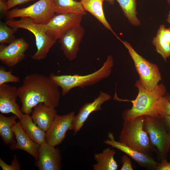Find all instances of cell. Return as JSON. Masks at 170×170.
I'll return each instance as SVG.
<instances>
[{"label":"cell","instance_id":"obj_30","mask_svg":"<svg viewBox=\"0 0 170 170\" xmlns=\"http://www.w3.org/2000/svg\"><path fill=\"white\" fill-rule=\"evenodd\" d=\"M122 165L121 170H133L132 163L129 157L127 155H123L121 157Z\"/></svg>","mask_w":170,"mask_h":170},{"label":"cell","instance_id":"obj_13","mask_svg":"<svg viewBox=\"0 0 170 170\" xmlns=\"http://www.w3.org/2000/svg\"><path fill=\"white\" fill-rule=\"evenodd\" d=\"M84 34V29L80 24L68 31L59 39L61 49L69 60L72 61L77 58Z\"/></svg>","mask_w":170,"mask_h":170},{"label":"cell","instance_id":"obj_29","mask_svg":"<svg viewBox=\"0 0 170 170\" xmlns=\"http://www.w3.org/2000/svg\"><path fill=\"white\" fill-rule=\"evenodd\" d=\"M0 166L3 170H20L21 166L17 157L15 155L13 156L11 164L8 165L0 158Z\"/></svg>","mask_w":170,"mask_h":170},{"label":"cell","instance_id":"obj_6","mask_svg":"<svg viewBox=\"0 0 170 170\" xmlns=\"http://www.w3.org/2000/svg\"><path fill=\"white\" fill-rule=\"evenodd\" d=\"M144 128L152 146L157 150V157L162 160L167 158L170 150V135L167 131L161 116H144Z\"/></svg>","mask_w":170,"mask_h":170},{"label":"cell","instance_id":"obj_20","mask_svg":"<svg viewBox=\"0 0 170 170\" xmlns=\"http://www.w3.org/2000/svg\"><path fill=\"white\" fill-rule=\"evenodd\" d=\"M116 153L115 150L107 147L102 152L94 155V159L96 162L93 166V170H116L118 165L114 158Z\"/></svg>","mask_w":170,"mask_h":170},{"label":"cell","instance_id":"obj_8","mask_svg":"<svg viewBox=\"0 0 170 170\" xmlns=\"http://www.w3.org/2000/svg\"><path fill=\"white\" fill-rule=\"evenodd\" d=\"M120 41L128 49L133 61L135 68L139 76V80L147 89L154 90L162 80L158 66L138 54L129 42L121 40Z\"/></svg>","mask_w":170,"mask_h":170},{"label":"cell","instance_id":"obj_38","mask_svg":"<svg viewBox=\"0 0 170 170\" xmlns=\"http://www.w3.org/2000/svg\"><path fill=\"white\" fill-rule=\"evenodd\" d=\"M168 4L170 5V0H166Z\"/></svg>","mask_w":170,"mask_h":170},{"label":"cell","instance_id":"obj_24","mask_svg":"<svg viewBox=\"0 0 170 170\" xmlns=\"http://www.w3.org/2000/svg\"><path fill=\"white\" fill-rule=\"evenodd\" d=\"M116 0L130 23L134 26H139L140 22L137 16L136 0Z\"/></svg>","mask_w":170,"mask_h":170},{"label":"cell","instance_id":"obj_3","mask_svg":"<svg viewBox=\"0 0 170 170\" xmlns=\"http://www.w3.org/2000/svg\"><path fill=\"white\" fill-rule=\"evenodd\" d=\"M113 62L112 57L109 55L101 68L90 74L84 75H57L51 73L49 77L54 84L60 88L61 94L64 96L74 88H83L93 85L108 77L111 73Z\"/></svg>","mask_w":170,"mask_h":170},{"label":"cell","instance_id":"obj_22","mask_svg":"<svg viewBox=\"0 0 170 170\" xmlns=\"http://www.w3.org/2000/svg\"><path fill=\"white\" fill-rule=\"evenodd\" d=\"M17 118L15 115L7 117L0 114V135L5 144L9 145L11 150L16 143L13 127Z\"/></svg>","mask_w":170,"mask_h":170},{"label":"cell","instance_id":"obj_23","mask_svg":"<svg viewBox=\"0 0 170 170\" xmlns=\"http://www.w3.org/2000/svg\"><path fill=\"white\" fill-rule=\"evenodd\" d=\"M56 14L73 13L84 15L86 11L84 9L80 1L75 0H54Z\"/></svg>","mask_w":170,"mask_h":170},{"label":"cell","instance_id":"obj_19","mask_svg":"<svg viewBox=\"0 0 170 170\" xmlns=\"http://www.w3.org/2000/svg\"><path fill=\"white\" fill-rule=\"evenodd\" d=\"M104 0H80L82 5L86 11L95 17L107 29L112 32L119 40L120 39L114 31L106 19L103 8Z\"/></svg>","mask_w":170,"mask_h":170},{"label":"cell","instance_id":"obj_41","mask_svg":"<svg viewBox=\"0 0 170 170\" xmlns=\"http://www.w3.org/2000/svg\"><path fill=\"white\" fill-rule=\"evenodd\" d=\"M75 0L77 1L78 0Z\"/></svg>","mask_w":170,"mask_h":170},{"label":"cell","instance_id":"obj_12","mask_svg":"<svg viewBox=\"0 0 170 170\" xmlns=\"http://www.w3.org/2000/svg\"><path fill=\"white\" fill-rule=\"evenodd\" d=\"M108 139L103 141L105 144L124 152L133 160L139 166L147 170H154L159 164V163L155 161L151 156L141 153L119 141L115 140L112 133H108Z\"/></svg>","mask_w":170,"mask_h":170},{"label":"cell","instance_id":"obj_34","mask_svg":"<svg viewBox=\"0 0 170 170\" xmlns=\"http://www.w3.org/2000/svg\"><path fill=\"white\" fill-rule=\"evenodd\" d=\"M166 129L170 131V116H165L162 117Z\"/></svg>","mask_w":170,"mask_h":170},{"label":"cell","instance_id":"obj_2","mask_svg":"<svg viewBox=\"0 0 170 170\" xmlns=\"http://www.w3.org/2000/svg\"><path fill=\"white\" fill-rule=\"evenodd\" d=\"M138 90V94L132 103L130 109L124 110L122 116L123 121L134 119L141 116H160L157 107L160 99L167 93L166 87L163 84H158L153 90L147 89L139 80L135 84Z\"/></svg>","mask_w":170,"mask_h":170},{"label":"cell","instance_id":"obj_16","mask_svg":"<svg viewBox=\"0 0 170 170\" xmlns=\"http://www.w3.org/2000/svg\"><path fill=\"white\" fill-rule=\"evenodd\" d=\"M110 95L103 92H100L98 96L92 102L86 103L79 110L76 115L73 123L72 129L75 135L82 127L90 114L94 111L102 110L101 105L104 103L110 100Z\"/></svg>","mask_w":170,"mask_h":170},{"label":"cell","instance_id":"obj_26","mask_svg":"<svg viewBox=\"0 0 170 170\" xmlns=\"http://www.w3.org/2000/svg\"><path fill=\"white\" fill-rule=\"evenodd\" d=\"M19 29L11 27L6 23L1 21L0 23V43L1 44H9L14 40V34Z\"/></svg>","mask_w":170,"mask_h":170},{"label":"cell","instance_id":"obj_11","mask_svg":"<svg viewBox=\"0 0 170 170\" xmlns=\"http://www.w3.org/2000/svg\"><path fill=\"white\" fill-rule=\"evenodd\" d=\"M29 46L22 37L15 39L7 46L1 44L0 61L9 67H14L25 59V53Z\"/></svg>","mask_w":170,"mask_h":170},{"label":"cell","instance_id":"obj_31","mask_svg":"<svg viewBox=\"0 0 170 170\" xmlns=\"http://www.w3.org/2000/svg\"><path fill=\"white\" fill-rule=\"evenodd\" d=\"M35 0H8L4 2L5 8L7 11L15 6L24 4Z\"/></svg>","mask_w":170,"mask_h":170},{"label":"cell","instance_id":"obj_33","mask_svg":"<svg viewBox=\"0 0 170 170\" xmlns=\"http://www.w3.org/2000/svg\"><path fill=\"white\" fill-rule=\"evenodd\" d=\"M163 35L167 40L170 44V27L166 28L164 25H162Z\"/></svg>","mask_w":170,"mask_h":170},{"label":"cell","instance_id":"obj_17","mask_svg":"<svg viewBox=\"0 0 170 170\" xmlns=\"http://www.w3.org/2000/svg\"><path fill=\"white\" fill-rule=\"evenodd\" d=\"M16 143L11 149L23 150L33 156L37 161L39 157L40 145L31 139L23 129L20 121L13 127Z\"/></svg>","mask_w":170,"mask_h":170},{"label":"cell","instance_id":"obj_28","mask_svg":"<svg viewBox=\"0 0 170 170\" xmlns=\"http://www.w3.org/2000/svg\"><path fill=\"white\" fill-rule=\"evenodd\" d=\"M165 96L159 100L157 107L158 115L161 117L165 116H170V101L165 98Z\"/></svg>","mask_w":170,"mask_h":170},{"label":"cell","instance_id":"obj_7","mask_svg":"<svg viewBox=\"0 0 170 170\" xmlns=\"http://www.w3.org/2000/svg\"><path fill=\"white\" fill-rule=\"evenodd\" d=\"M55 14L54 0H39L26 7L8 10L5 14L7 20L18 17H28L36 23L45 25Z\"/></svg>","mask_w":170,"mask_h":170},{"label":"cell","instance_id":"obj_39","mask_svg":"<svg viewBox=\"0 0 170 170\" xmlns=\"http://www.w3.org/2000/svg\"><path fill=\"white\" fill-rule=\"evenodd\" d=\"M2 0V1H6L8 0Z\"/></svg>","mask_w":170,"mask_h":170},{"label":"cell","instance_id":"obj_36","mask_svg":"<svg viewBox=\"0 0 170 170\" xmlns=\"http://www.w3.org/2000/svg\"><path fill=\"white\" fill-rule=\"evenodd\" d=\"M108 2L111 5H113L114 3L115 0H104Z\"/></svg>","mask_w":170,"mask_h":170},{"label":"cell","instance_id":"obj_37","mask_svg":"<svg viewBox=\"0 0 170 170\" xmlns=\"http://www.w3.org/2000/svg\"><path fill=\"white\" fill-rule=\"evenodd\" d=\"M165 98L169 101H170V94L167 93L165 95Z\"/></svg>","mask_w":170,"mask_h":170},{"label":"cell","instance_id":"obj_5","mask_svg":"<svg viewBox=\"0 0 170 170\" xmlns=\"http://www.w3.org/2000/svg\"><path fill=\"white\" fill-rule=\"evenodd\" d=\"M5 22L11 27L26 30L34 36L37 47L36 52L31 56L32 59L40 60L45 59L56 40L49 36L44 25L35 23L29 18L23 17L18 20L12 19Z\"/></svg>","mask_w":170,"mask_h":170},{"label":"cell","instance_id":"obj_21","mask_svg":"<svg viewBox=\"0 0 170 170\" xmlns=\"http://www.w3.org/2000/svg\"><path fill=\"white\" fill-rule=\"evenodd\" d=\"M19 120L23 129L31 139L40 145L45 142L46 132L38 127L29 114L23 113Z\"/></svg>","mask_w":170,"mask_h":170},{"label":"cell","instance_id":"obj_15","mask_svg":"<svg viewBox=\"0 0 170 170\" xmlns=\"http://www.w3.org/2000/svg\"><path fill=\"white\" fill-rule=\"evenodd\" d=\"M19 97L18 88L5 84L0 85V111L2 113H11L19 119L23 114L16 103Z\"/></svg>","mask_w":170,"mask_h":170},{"label":"cell","instance_id":"obj_40","mask_svg":"<svg viewBox=\"0 0 170 170\" xmlns=\"http://www.w3.org/2000/svg\"><path fill=\"white\" fill-rule=\"evenodd\" d=\"M168 133H169V134L170 135V131L168 132Z\"/></svg>","mask_w":170,"mask_h":170},{"label":"cell","instance_id":"obj_25","mask_svg":"<svg viewBox=\"0 0 170 170\" xmlns=\"http://www.w3.org/2000/svg\"><path fill=\"white\" fill-rule=\"evenodd\" d=\"M152 42L157 52L166 62L167 59L170 57V44L163 35L162 25L160 26L156 36L153 38Z\"/></svg>","mask_w":170,"mask_h":170},{"label":"cell","instance_id":"obj_9","mask_svg":"<svg viewBox=\"0 0 170 170\" xmlns=\"http://www.w3.org/2000/svg\"><path fill=\"white\" fill-rule=\"evenodd\" d=\"M83 16L73 13L55 14L44 25L48 34L57 40L69 30L80 25Z\"/></svg>","mask_w":170,"mask_h":170},{"label":"cell","instance_id":"obj_18","mask_svg":"<svg viewBox=\"0 0 170 170\" xmlns=\"http://www.w3.org/2000/svg\"><path fill=\"white\" fill-rule=\"evenodd\" d=\"M57 115L55 108L41 103L33 108L31 116L38 127L46 132L51 126Z\"/></svg>","mask_w":170,"mask_h":170},{"label":"cell","instance_id":"obj_1","mask_svg":"<svg viewBox=\"0 0 170 170\" xmlns=\"http://www.w3.org/2000/svg\"><path fill=\"white\" fill-rule=\"evenodd\" d=\"M58 88L49 76L36 73L27 75L18 88L21 111L30 115L33 108L41 103L56 108L60 98Z\"/></svg>","mask_w":170,"mask_h":170},{"label":"cell","instance_id":"obj_32","mask_svg":"<svg viewBox=\"0 0 170 170\" xmlns=\"http://www.w3.org/2000/svg\"><path fill=\"white\" fill-rule=\"evenodd\" d=\"M156 170H170V162H168L167 158L161 160V162L159 163L156 166Z\"/></svg>","mask_w":170,"mask_h":170},{"label":"cell","instance_id":"obj_10","mask_svg":"<svg viewBox=\"0 0 170 170\" xmlns=\"http://www.w3.org/2000/svg\"><path fill=\"white\" fill-rule=\"evenodd\" d=\"M74 111L62 115H57L51 126L46 132L45 142L55 147L64 140L67 132L72 129L75 117Z\"/></svg>","mask_w":170,"mask_h":170},{"label":"cell","instance_id":"obj_27","mask_svg":"<svg viewBox=\"0 0 170 170\" xmlns=\"http://www.w3.org/2000/svg\"><path fill=\"white\" fill-rule=\"evenodd\" d=\"M20 81V77L13 75L11 71H7L4 67H0V85L8 82L18 83Z\"/></svg>","mask_w":170,"mask_h":170},{"label":"cell","instance_id":"obj_14","mask_svg":"<svg viewBox=\"0 0 170 170\" xmlns=\"http://www.w3.org/2000/svg\"><path fill=\"white\" fill-rule=\"evenodd\" d=\"M62 159L59 149L45 142L40 145L38 159L35 164L39 170H60Z\"/></svg>","mask_w":170,"mask_h":170},{"label":"cell","instance_id":"obj_35","mask_svg":"<svg viewBox=\"0 0 170 170\" xmlns=\"http://www.w3.org/2000/svg\"><path fill=\"white\" fill-rule=\"evenodd\" d=\"M166 20L167 22L170 24V10L168 12Z\"/></svg>","mask_w":170,"mask_h":170},{"label":"cell","instance_id":"obj_4","mask_svg":"<svg viewBox=\"0 0 170 170\" xmlns=\"http://www.w3.org/2000/svg\"><path fill=\"white\" fill-rule=\"evenodd\" d=\"M144 116L123 121L119 141L141 153L151 156L154 150L144 128Z\"/></svg>","mask_w":170,"mask_h":170}]
</instances>
